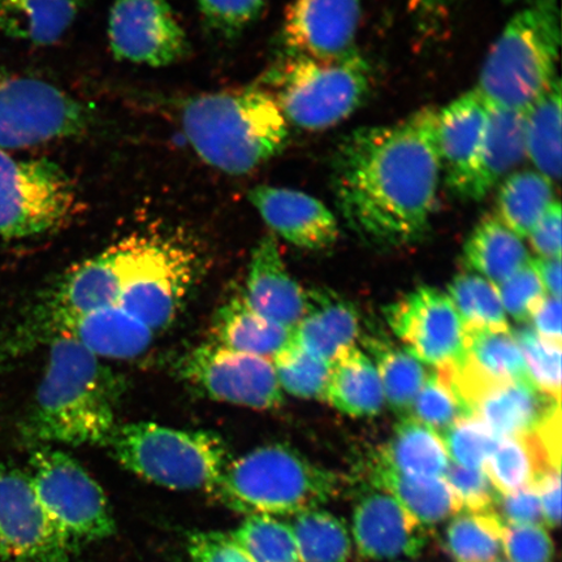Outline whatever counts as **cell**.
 Listing matches in <instances>:
<instances>
[{
    "label": "cell",
    "mask_w": 562,
    "mask_h": 562,
    "mask_svg": "<svg viewBox=\"0 0 562 562\" xmlns=\"http://www.w3.org/2000/svg\"><path fill=\"white\" fill-rule=\"evenodd\" d=\"M525 157V111L488 104L486 126L463 201H482Z\"/></svg>",
    "instance_id": "23"
},
{
    "label": "cell",
    "mask_w": 562,
    "mask_h": 562,
    "mask_svg": "<svg viewBox=\"0 0 562 562\" xmlns=\"http://www.w3.org/2000/svg\"><path fill=\"white\" fill-rule=\"evenodd\" d=\"M498 495L530 486L544 469L542 460L527 435L498 439L484 467Z\"/></svg>",
    "instance_id": "38"
},
{
    "label": "cell",
    "mask_w": 562,
    "mask_h": 562,
    "mask_svg": "<svg viewBox=\"0 0 562 562\" xmlns=\"http://www.w3.org/2000/svg\"><path fill=\"white\" fill-rule=\"evenodd\" d=\"M554 184L538 171H516L502 181L496 199L497 220L519 238L530 232L554 201Z\"/></svg>",
    "instance_id": "34"
},
{
    "label": "cell",
    "mask_w": 562,
    "mask_h": 562,
    "mask_svg": "<svg viewBox=\"0 0 562 562\" xmlns=\"http://www.w3.org/2000/svg\"><path fill=\"white\" fill-rule=\"evenodd\" d=\"M246 302L256 312L293 329L306 308V291L294 280L281 256L276 235H266L251 252Z\"/></svg>",
    "instance_id": "22"
},
{
    "label": "cell",
    "mask_w": 562,
    "mask_h": 562,
    "mask_svg": "<svg viewBox=\"0 0 562 562\" xmlns=\"http://www.w3.org/2000/svg\"><path fill=\"white\" fill-rule=\"evenodd\" d=\"M448 297L463 328H509L496 286L474 272L461 273L448 288Z\"/></svg>",
    "instance_id": "39"
},
{
    "label": "cell",
    "mask_w": 562,
    "mask_h": 562,
    "mask_svg": "<svg viewBox=\"0 0 562 562\" xmlns=\"http://www.w3.org/2000/svg\"><path fill=\"white\" fill-rule=\"evenodd\" d=\"M540 508H542L543 525L558 529L561 521V469H546L533 481Z\"/></svg>",
    "instance_id": "52"
},
{
    "label": "cell",
    "mask_w": 562,
    "mask_h": 562,
    "mask_svg": "<svg viewBox=\"0 0 562 562\" xmlns=\"http://www.w3.org/2000/svg\"><path fill=\"white\" fill-rule=\"evenodd\" d=\"M362 0H293L286 10V55L335 58L356 48Z\"/></svg>",
    "instance_id": "18"
},
{
    "label": "cell",
    "mask_w": 562,
    "mask_h": 562,
    "mask_svg": "<svg viewBox=\"0 0 562 562\" xmlns=\"http://www.w3.org/2000/svg\"><path fill=\"white\" fill-rule=\"evenodd\" d=\"M554 403L561 402L542 395L530 381L496 383L475 400L472 416L497 439L524 437Z\"/></svg>",
    "instance_id": "26"
},
{
    "label": "cell",
    "mask_w": 562,
    "mask_h": 562,
    "mask_svg": "<svg viewBox=\"0 0 562 562\" xmlns=\"http://www.w3.org/2000/svg\"><path fill=\"white\" fill-rule=\"evenodd\" d=\"M438 121L428 105L397 123L351 131L336 145V205L362 240L403 246L430 231L442 179Z\"/></svg>",
    "instance_id": "1"
},
{
    "label": "cell",
    "mask_w": 562,
    "mask_h": 562,
    "mask_svg": "<svg viewBox=\"0 0 562 562\" xmlns=\"http://www.w3.org/2000/svg\"><path fill=\"white\" fill-rule=\"evenodd\" d=\"M249 201L272 235L297 248L325 250L339 240L336 216L311 194L296 189L258 186L249 192Z\"/></svg>",
    "instance_id": "20"
},
{
    "label": "cell",
    "mask_w": 562,
    "mask_h": 562,
    "mask_svg": "<svg viewBox=\"0 0 562 562\" xmlns=\"http://www.w3.org/2000/svg\"><path fill=\"white\" fill-rule=\"evenodd\" d=\"M497 503L501 504L503 521L505 519L509 525H543L542 508L533 483L508 495H501Z\"/></svg>",
    "instance_id": "50"
},
{
    "label": "cell",
    "mask_w": 562,
    "mask_h": 562,
    "mask_svg": "<svg viewBox=\"0 0 562 562\" xmlns=\"http://www.w3.org/2000/svg\"><path fill=\"white\" fill-rule=\"evenodd\" d=\"M87 0H0V32L38 46L63 38Z\"/></svg>",
    "instance_id": "30"
},
{
    "label": "cell",
    "mask_w": 562,
    "mask_h": 562,
    "mask_svg": "<svg viewBox=\"0 0 562 562\" xmlns=\"http://www.w3.org/2000/svg\"><path fill=\"white\" fill-rule=\"evenodd\" d=\"M286 122L319 132L347 121L374 87V69L358 48L335 58L286 55L265 76Z\"/></svg>",
    "instance_id": "6"
},
{
    "label": "cell",
    "mask_w": 562,
    "mask_h": 562,
    "mask_svg": "<svg viewBox=\"0 0 562 562\" xmlns=\"http://www.w3.org/2000/svg\"><path fill=\"white\" fill-rule=\"evenodd\" d=\"M27 474L42 507L75 552L115 532V519L102 487L66 452L37 447Z\"/></svg>",
    "instance_id": "10"
},
{
    "label": "cell",
    "mask_w": 562,
    "mask_h": 562,
    "mask_svg": "<svg viewBox=\"0 0 562 562\" xmlns=\"http://www.w3.org/2000/svg\"><path fill=\"white\" fill-rule=\"evenodd\" d=\"M116 407L115 378L102 358L72 340L55 339L24 437L38 447H105L117 426Z\"/></svg>",
    "instance_id": "2"
},
{
    "label": "cell",
    "mask_w": 562,
    "mask_h": 562,
    "mask_svg": "<svg viewBox=\"0 0 562 562\" xmlns=\"http://www.w3.org/2000/svg\"><path fill=\"white\" fill-rule=\"evenodd\" d=\"M325 402L350 417H372L383 409V386L375 364L357 346L341 350L329 363Z\"/></svg>",
    "instance_id": "28"
},
{
    "label": "cell",
    "mask_w": 562,
    "mask_h": 562,
    "mask_svg": "<svg viewBox=\"0 0 562 562\" xmlns=\"http://www.w3.org/2000/svg\"><path fill=\"white\" fill-rule=\"evenodd\" d=\"M191 562H255L231 532L196 531L188 538Z\"/></svg>",
    "instance_id": "49"
},
{
    "label": "cell",
    "mask_w": 562,
    "mask_h": 562,
    "mask_svg": "<svg viewBox=\"0 0 562 562\" xmlns=\"http://www.w3.org/2000/svg\"><path fill=\"white\" fill-rule=\"evenodd\" d=\"M496 562H509V561H501V560H497Z\"/></svg>",
    "instance_id": "57"
},
{
    "label": "cell",
    "mask_w": 562,
    "mask_h": 562,
    "mask_svg": "<svg viewBox=\"0 0 562 562\" xmlns=\"http://www.w3.org/2000/svg\"><path fill=\"white\" fill-rule=\"evenodd\" d=\"M559 0H531L492 45L475 90L496 108L526 111L558 77Z\"/></svg>",
    "instance_id": "5"
},
{
    "label": "cell",
    "mask_w": 562,
    "mask_h": 562,
    "mask_svg": "<svg viewBox=\"0 0 562 562\" xmlns=\"http://www.w3.org/2000/svg\"><path fill=\"white\" fill-rule=\"evenodd\" d=\"M413 417L439 435L457 419L469 416L465 407L437 370L428 374L411 407Z\"/></svg>",
    "instance_id": "44"
},
{
    "label": "cell",
    "mask_w": 562,
    "mask_h": 562,
    "mask_svg": "<svg viewBox=\"0 0 562 562\" xmlns=\"http://www.w3.org/2000/svg\"><path fill=\"white\" fill-rule=\"evenodd\" d=\"M74 552L42 507L30 474L0 463V559L69 562Z\"/></svg>",
    "instance_id": "13"
},
{
    "label": "cell",
    "mask_w": 562,
    "mask_h": 562,
    "mask_svg": "<svg viewBox=\"0 0 562 562\" xmlns=\"http://www.w3.org/2000/svg\"><path fill=\"white\" fill-rule=\"evenodd\" d=\"M515 336L532 385L546 397L561 402V344L544 339L531 327L518 329Z\"/></svg>",
    "instance_id": "42"
},
{
    "label": "cell",
    "mask_w": 562,
    "mask_h": 562,
    "mask_svg": "<svg viewBox=\"0 0 562 562\" xmlns=\"http://www.w3.org/2000/svg\"><path fill=\"white\" fill-rule=\"evenodd\" d=\"M503 527L494 510L454 516L446 530L448 552L457 562H496L503 552Z\"/></svg>",
    "instance_id": "37"
},
{
    "label": "cell",
    "mask_w": 562,
    "mask_h": 562,
    "mask_svg": "<svg viewBox=\"0 0 562 562\" xmlns=\"http://www.w3.org/2000/svg\"><path fill=\"white\" fill-rule=\"evenodd\" d=\"M363 347L375 364L385 403L397 413L411 412L414 398L428 375L425 364L406 348L397 347L383 337H364Z\"/></svg>",
    "instance_id": "35"
},
{
    "label": "cell",
    "mask_w": 562,
    "mask_h": 562,
    "mask_svg": "<svg viewBox=\"0 0 562 562\" xmlns=\"http://www.w3.org/2000/svg\"><path fill=\"white\" fill-rule=\"evenodd\" d=\"M284 393L305 400H325L329 362L308 353L292 340L272 358Z\"/></svg>",
    "instance_id": "41"
},
{
    "label": "cell",
    "mask_w": 562,
    "mask_h": 562,
    "mask_svg": "<svg viewBox=\"0 0 562 562\" xmlns=\"http://www.w3.org/2000/svg\"><path fill=\"white\" fill-rule=\"evenodd\" d=\"M367 477L370 486L385 492L428 527L461 515L459 504L445 477H418L397 472L376 452L369 457Z\"/></svg>",
    "instance_id": "25"
},
{
    "label": "cell",
    "mask_w": 562,
    "mask_h": 562,
    "mask_svg": "<svg viewBox=\"0 0 562 562\" xmlns=\"http://www.w3.org/2000/svg\"><path fill=\"white\" fill-rule=\"evenodd\" d=\"M392 333L424 364L446 367L462 356L463 325L448 294L420 286L385 308Z\"/></svg>",
    "instance_id": "16"
},
{
    "label": "cell",
    "mask_w": 562,
    "mask_h": 562,
    "mask_svg": "<svg viewBox=\"0 0 562 562\" xmlns=\"http://www.w3.org/2000/svg\"><path fill=\"white\" fill-rule=\"evenodd\" d=\"M105 448L128 472L157 486L210 494L232 460L220 435L150 422L117 425Z\"/></svg>",
    "instance_id": "7"
},
{
    "label": "cell",
    "mask_w": 562,
    "mask_h": 562,
    "mask_svg": "<svg viewBox=\"0 0 562 562\" xmlns=\"http://www.w3.org/2000/svg\"><path fill=\"white\" fill-rule=\"evenodd\" d=\"M108 35L115 59L135 65L168 67L191 53L187 33L167 0H114Z\"/></svg>",
    "instance_id": "14"
},
{
    "label": "cell",
    "mask_w": 562,
    "mask_h": 562,
    "mask_svg": "<svg viewBox=\"0 0 562 562\" xmlns=\"http://www.w3.org/2000/svg\"><path fill=\"white\" fill-rule=\"evenodd\" d=\"M132 250L130 236L74 266L34 306L27 321L117 305Z\"/></svg>",
    "instance_id": "17"
},
{
    "label": "cell",
    "mask_w": 562,
    "mask_h": 562,
    "mask_svg": "<svg viewBox=\"0 0 562 562\" xmlns=\"http://www.w3.org/2000/svg\"><path fill=\"white\" fill-rule=\"evenodd\" d=\"M525 151L536 171L558 184L561 178V81L558 76L525 111Z\"/></svg>",
    "instance_id": "33"
},
{
    "label": "cell",
    "mask_w": 562,
    "mask_h": 562,
    "mask_svg": "<svg viewBox=\"0 0 562 562\" xmlns=\"http://www.w3.org/2000/svg\"><path fill=\"white\" fill-rule=\"evenodd\" d=\"M344 477L285 445L232 459L214 494L245 516L290 517L323 508L340 495Z\"/></svg>",
    "instance_id": "4"
},
{
    "label": "cell",
    "mask_w": 562,
    "mask_h": 562,
    "mask_svg": "<svg viewBox=\"0 0 562 562\" xmlns=\"http://www.w3.org/2000/svg\"><path fill=\"white\" fill-rule=\"evenodd\" d=\"M196 271V252L178 237L133 235L132 257L117 305L158 333L178 315Z\"/></svg>",
    "instance_id": "8"
},
{
    "label": "cell",
    "mask_w": 562,
    "mask_h": 562,
    "mask_svg": "<svg viewBox=\"0 0 562 562\" xmlns=\"http://www.w3.org/2000/svg\"><path fill=\"white\" fill-rule=\"evenodd\" d=\"M293 329L259 314L236 294L217 311L211 342L241 353L272 358L292 340Z\"/></svg>",
    "instance_id": "27"
},
{
    "label": "cell",
    "mask_w": 562,
    "mask_h": 562,
    "mask_svg": "<svg viewBox=\"0 0 562 562\" xmlns=\"http://www.w3.org/2000/svg\"><path fill=\"white\" fill-rule=\"evenodd\" d=\"M231 533L255 562H300L291 525L277 517L246 516Z\"/></svg>",
    "instance_id": "40"
},
{
    "label": "cell",
    "mask_w": 562,
    "mask_h": 562,
    "mask_svg": "<svg viewBox=\"0 0 562 562\" xmlns=\"http://www.w3.org/2000/svg\"><path fill=\"white\" fill-rule=\"evenodd\" d=\"M561 221L560 201H553L529 235L538 257H561Z\"/></svg>",
    "instance_id": "51"
},
{
    "label": "cell",
    "mask_w": 562,
    "mask_h": 562,
    "mask_svg": "<svg viewBox=\"0 0 562 562\" xmlns=\"http://www.w3.org/2000/svg\"><path fill=\"white\" fill-rule=\"evenodd\" d=\"M77 210L75 182L60 166L0 150V238L50 234L66 227Z\"/></svg>",
    "instance_id": "9"
},
{
    "label": "cell",
    "mask_w": 562,
    "mask_h": 562,
    "mask_svg": "<svg viewBox=\"0 0 562 562\" xmlns=\"http://www.w3.org/2000/svg\"><path fill=\"white\" fill-rule=\"evenodd\" d=\"M502 546L509 562H551L554 554L553 540L542 524L504 522Z\"/></svg>",
    "instance_id": "47"
},
{
    "label": "cell",
    "mask_w": 562,
    "mask_h": 562,
    "mask_svg": "<svg viewBox=\"0 0 562 562\" xmlns=\"http://www.w3.org/2000/svg\"><path fill=\"white\" fill-rule=\"evenodd\" d=\"M522 238L505 227L496 216H486L470 234L463 249V261L470 272L495 286L509 279L529 262Z\"/></svg>",
    "instance_id": "31"
},
{
    "label": "cell",
    "mask_w": 562,
    "mask_h": 562,
    "mask_svg": "<svg viewBox=\"0 0 562 562\" xmlns=\"http://www.w3.org/2000/svg\"><path fill=\"white\" fill-rule=\"evenodd\" d=\"M530 263L546 293L561 299V257L530 258Z\"/></svg>",
    "instance_id": "55"
},
{
    "label": "cell",
    "mask_w": 562,
    "mask_h": 562,
    "mask_svg": "<svg viewBox=\"0 0 562 562\" xmlns=\"http://www.w3.org/2000/svg\"><path fill=\"white\" fill-rule=\"evenodd\" d=\"M211 31L236 38L261 15L267 0H196Z\"/></svg>",
    "instance_id": "45"
},
{
    "label": "cell",
    "mask_w": 562,
    "mask_h": 562,
    "mask_svg": "<svg viewBox=\"0 0 562 562\" xmlns=\"http://www.w3.org/2000/svg\"><path fill=\"white\" fill-rule=\"evenodd\" d=\"M454 363L463 374L486 384L530 381L510 327L463 328V351Z\"/></svg>",
    "instance_id": "29"
},
{
    "label": "cell",
    "mask_w": 562,
    "mask_h": 562,
    "mask_svg": "<svg viewBox=\"0 0 562 562\" xmlns=\"http://www.w3.org/2000/svg\"><path fill=\"white\" fill-rule=\"evenodd\" d=\"M505 314L517 322H527L533 305L546 294L532 266L527 262L516 273L496 285Z\"/></svg>",
    "instance_id": "48"
},
{
    "label": "cell",
    "mask_w": 562,
    "mask_h": 562,
    "mask_svg": "<svg viewBox=\"0 0 562 562\" xmlns=\"http://www.w3.org/2000/svg\"><path fill=\"white\" fill-rule=\"evenodd\" d=\"M487 112L488 103L475 89L457 97L439 110L438 139L442 179L457 199L465 200Z\"/></svg>",
    "instance_id": "21"
},
{
    "label": "cell",
    "mask_w": 562,
    "mask_h": 562,
    "mask_svg": "<svg viewBox=\"0 0 562 562\" xmlns=\"http://www.w3.org/2000/svg\"><path fill=\"white\" fill-rule=\"evenodd\" d=\"M360 334V316L351 302L333 291H306L305 314L293 328V342L331 363L341 350L356 346Z\"/></svg>",
    "instance_id": "24"
},
{
    "label": "cell",
    "mask_w": 562,
    "mask_h": 562,
    "mask_svg": "<svg viewBox=\"0 0 562 562\" xmlns=\"http://www.w3.org/2000/svg\"><path fill=\"white\" fill-rule=\"evenodd\" d=\"M453 0H407V7L422 30H437L448 15Z\"/></svg>",
    "instance_id": "54"
},
{
    "label": "cell",
    "mask_w": 562,
    "mask_h": 562,
    "mask_svg": "<svg viewBox=\"0 0 562 562\" xmlns=\"http://www.w3.org/2000/svg\"><path fill=\"white\" fill-rule=\"evenodd\" d=\"M178 370L186 382L215 402L256 411L278 409L284 404V392L271 358L241 353L210 341L189 350Z\"/></svg>",
    "instance_id": "12"
},
{
    "label": "cell",
    "mask_w": 562,
    "mask_h": 562,
    "mask_svg": "<svg viewBox=\"0 0 562 562\" xmlns=\"http://www.w3.org/2000/svg\"><path fill=\"white\" fill-rule=\"evenodd\" d=\"M350 536L358 554L375 561L417 558L427 542L426 526L395 498L376 488L358 498Z\"/></svg>",
    "instance_id": "19"
},
{
    "label": "cell",
    "mask_w": 562,
    "mask_h": 562,
    "mask_svg": "<svg viewBox=\"0 0 562 562\" xmlns=\"http://www.w3.org/2000/svg\"><path fill=\"white\" fill-rule=\"evenodd\" d=\"M451 463L467 469H484L498 439L473 416L457 419L440 434Z\"/></svg>",
    "instance_id": "43"
},
{
    "label": "cell",
    "mask_w": 562,
    "mask_h": 562,
    "mask_svg": "<svg viewBox=\"0 0 562 562\" xmlns=\"http://www.w3.org/2000/svg\"><path fill=\"white\" fill-rule=\"evenodd\" d=\"M504 3H507V4H510V3H515L516 0H503Z\"/></svg>",
    "instance_id": "56"
},
{
    "label": "cell",
    "mask_w": 562,
    "mask_h": 562,
    "mask_svg": "<svg viewBox=\"0 0 562 562\" xmlns=\"http://www.w3.org/2000/svg\"><path fill=\"white\" fill-rule=\"evenodd\" d=\"M181 128L206 165L240 176L277 157L288 139V122L265 88L217 91L189 98Z\"/></svg>",
    "instance_id": "3"
},
{
    "label": "cell",
    "mask_w": 562,
    "mask_h": 562,
    "mask_svg": "<svg viewBox=\"0 0 562 562\" xmlns=\"http://www.w3.org/2000/svg\"><path fill=\"white\" fill-rule=\"evenodd\" d=\"M376 453L400 473L431 480L445 477L451 465L440 435L413 416L400 419Z\"/></svg>",
    "instance_id": "32"
},
{
    "label": "cell",
    "mask_w": 562,
    "mask_h": 562,
    "mask_svg": "<svg viewBox=\"0 0 562 562\" xmlns=\"http://www.w3.org/2000/svg\"><path fill=\"white\" fill-rule=\"evenodd\" d=\"M527 322L539 336L553 342H562L561 337V299L544 294L536 305L532 306Z\"/></svg>",
    "instance_id": "53"
},
{
    "label": "cell",
    "mask_w": 562,
    "mask_h": 562,
    "mask_svg": "<svg viewBox=\"0 0 562 562\" xmlns=\"http://www.w3.org/2000/svg\"><path fill=\"white\" fill-rule=\"evenodd\" d=\"M93 123L87 104L50 82L0 75V150L81 136Z\"/></svg>",
    "instance_id": "11"
},
{
    "label": "cell",
    "mask_w": 562,
    "mask_h": 562,
    "mask_svg": "<svg viewBox=\"0 0 562 562\" xmlns=\"http://www.w3.org/2000/svg\"><path fill=\"white\" fill-rule=\"evenodd\" d=\"M154 336L156 333L150 327L119 305L38 321L26 319L18 335L21 344L72 340L102 360H130L143 355L151 346Z\"/></svg>",
    "instance_id": "15"
},
{
    "label": "cell",
    "mask_w": 562,
    "mask_h": 562,
    "mask_svg": "<svg viewBox=\"0 0 562 562\" xmlns=\"http://www.w3.org/2000/svg\"><path fill=\"white\" fill-rule=\"evenodd\" d=\"M445 480L461 513L492 512L501 497L483 469H467L451 463Z\"/></svg>",
    "instance_id": "46"
},
{
    "label": "cell",
    "mask_w": 562,
    "mask_h": 562,
    "mask_svg": "<svg viewBox=\"0 0 562 562\" xmlns=\"http://www.w3.org/2000/svg\"><path fill=\"white\" fill-rule=\"evenodd\" d=\"M300 562H348L353 540L346 522L323 508L306 510L293 517Z\"/></svg>",
    "instance_id": "36"
}]
</instances>
